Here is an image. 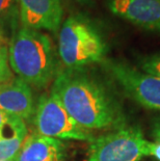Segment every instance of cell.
Segmentation results:
<instances>
[{
	"label": "cell",
	"instance_id": "obj_12",
	"mask_svg": "<svg viewBox=\"0 0 160 161\" xmlns=\"http://www.w3.org/2000/svg\"><path fill=\"white\" fill-rule=\"evenodd\" d=\"M17 20H19L18 0H0V22L6 27L15 28Z\"/></svg>",
	"mask_w": 160,
	"mask_h": 161
},
{
	"label": "cell",
	"instance_id": "obj_8",
	"mask_svg": "<svg viewBox=\"0 0 160 161\" xmlns=\"http://www.w3.org/2000/svg\"><path fill=\"white\" fill-rule=\"evenodd\" d=\"M107 8L147 31L160 32V0H107Z\"/></svg>",
	"mask_w": 160,
	"mask_h": 161
},
{
	"label": "cell",
	"instance_id": "obj_17",
	"mask_svg": "<svg viewBox=\"0 0 160 161\" xmlns=\"http://www.w3.org/2000/svg\"><path fill=\"white\" fill-rule=\"evenodd\" d=\"M0 43H9V39L6 35V26L0 22Z\"/></svg>",
	"mask_w": 160,
	"mask_h": 161
},
{
	"label": "cell",
	"instance_id": "obj_4",
	"mask_svg": "<svg viewBox=\"0 0 160 161\" xmlns=\"http://www.w3.org/2000/svg\"><path fill=\"white\" fill-rule=\"evenodd\" d=\"M150 143L137 127L123 126L95 138L86 161H141L149 156Z\"/></svg>",
	"mask_w": 160,
	"mask_h": 161
},
{
	"label": "cell",
	"instance_id": "obj_6",
	"mask_svg": "<svg viewBox=\"0 0 160 161\" xmlns=\"http://www.w3.org/2000/svg\"><path fill=\"white\" fill-rule=\"evenodd\" d=\"M33 123L36 133L56 139H73L91 142L96 138L91 130L75 122L63 105L50 94L40 97Z\"/></svg>",
	"mask_w": 160,
	"mask_h": 161
},
{
	"label": "cell",
	"instance_id": "obj_15",
	"mask_svg": "<svg viewBox=\"0 0 160 161\" xmlns=\"http://www.w3.org/2000/svg\"><path fill=\"white\" fill-rule=\"evenodd\" d=\"M151 126V135L154 142H160V116L153 119Z\"/></svg>",
	"mask_w": 160,
	"mask_h": 161
},
{
	"label": "cell",
	"instance_id": "obj_7",
	"mask_svg": "<svg viewBox=\"0 0 160 161\" xmlns=\"http://www.w3.org/2000/svg\"><path fill=\"white\" fill-rule=\"evenodd\" d=\"M22 27L57 32L63 18L62 0H18Z\"/></svg>",
	"mask_w": 160,
	"mask_h": 161
},
{
	"label": "cell",
	"instance_id": "obj_18",
	"mask_svg": "<svg viewBox=\"0 0 160 161\" xmlns=\"http://www.w3.org/2000/svg\"><path fill=\"white\" fill-rule=\"evenodd\" d=\"M9 118H11V115L6 114L5 112H3V111L0 110V129H1L2 127L8 122Z\"/></svg>",
	"mask_w": 160,
	"mask_h": 161
},
{
	"label": "cell",
	"instance_id": "obj_2",
	"mask_svg": "<svg viewBox=\"0 0 160 161\" xmlns=\"http://www.w3.org/2000/svg\"><path fill=\"white\" fill-rule=\"evenodd\" d=\"M55 48L45 33L21 27L13 33L8 44L11 69L28 85L44 88L58 74Z\"/></svg>",
	"mask_w": 160,
	"mask_h": 161
},
{
	"label": "cell",
	"instance_id": "obj_5",
	"mask_svg": "<svg viewBox=\"0 0 160 161\" xmlns=\"http://www.w3.org/2000/svg\"><path fill=\"white\" fill-rule=\"evenodd\" d=\"M131 100L148 109L160 110V79L124 60L105 58L100 64Z\"/></svg>",
	"mask_w": 160,
	"mask_h": 161
},
{
	"label": "cell",
	"instance_id": "obj_9",
	"mask_svg": "<svg viewBox=\"0 0 160 161\" xmlns=\"http://www.w3.org/2000/svg\"><path fill=\"white\" fill-rule=\"evenodd\" d=\"M0 110L23 121L31 119L36 108L29 85L15 77L0 84Z\"/></svg>",
	"mask_w": 160,
	"mask_h": 161
},
{
	"label": "cell",
	"instance_id": "obj_20",
	"mask_svg": "<svg viewBox=\"0 0 160 161\" xmlns=\"http://www.w3.org/2000/svg\"><path fill=\"white\" fill-rule=\"evenodd\" d=\"M3 161H16L15 158H13V159H8V160H3Z\"/></svg>",
	"mask_w": 160,
	"mask_h": 161
},
{
	"label": "cell",
	"instance_id": "obj_1",
	"mask_svg": "<svg viewBox=\"0 0 160 161\" xmlns=\"http://www.w3.org/2000/svg\"><path fill=\"white\" fill-rule=\"evenodd\" d=\"M50 95L75 122L91 131L126 126L118 98L105 82L84 68L60 70L53 80Z\"/></svg>",
	"mask_w": 160,
	"mask_h": 161
},
{
	"label": "cell",
	"instance_id": "obj_3",
	"mask_svg": "<svg viewBox=\"0 0 160 161\" xmlns=\"http://www.w3.org/2000/svg\"><path fill=\"white\" fill-rule=\"evenodd\" d=\"M57 53L66 69H81L101 64L106 58L107 44L87 17L74 14L60 25Z\"/></svg>",
	"mask_w": 160,
	"mask_h": 161
},
{
	"label": "cell",
	"instance_id": "obj_11",
	"mask_svg": "<svg viewBox=\"0 0 160 161\" xmlns=\"http://www.w3.org/2000/svg\"><path fill=\"white\" fill-rule=\"evenodd\" d=\"M26 136L25 122L11 115L8 122L0 129V161L15 158L22 148Z\"/></svg>",
	"mask_w": 160,
	"mask_h": 161
},
{
	"label": "cell",
	"instance_id": "obj_19",
	"mask_svg": "<svg viewBox=\"0 0 160 161\" xmlns=\"http://www.w3.org/2000/svg\"><path fill=\"white\" fill-rule=\"evenodd\" d=\"M72 1H76L78 3H82V4H90L93 2V0H72Z\"/></svg>",
	"mask_w": 160,
	"mask_h": 161
},
{
	"label": "cell",
	"instance_id": "obj_16",
	"mask_svg": "<svg viewBox=\"0 0 160 161\" xmlns=\"http://www.w3.org/2000/svg\"><path fill=\"white\" fill-rule=\"evenodd\" d=\"M149 156L155 157L160 161V142H151L149 149Z\"/></svg>",
	"mask_w": 160,
	"mask_h": 161
},
{
	"label": "cell",
	"instance_id": "obj_10",
	"mask_svg": "<svg viewBox=\"0 0 160 161\" xmlns=\"http://www.w3.org/2000/svg\"><path fill=\"white\" fill-rule=\"evenodd\" d=\"M16 161H66V147L59 139L31 133L27 135Z\"/></svg>",
	"mask_w": 160,
	"mask_h": 161
},
{
	"label": "cell",
	"instance_id": "obj_14",
	"mask_svg": "<svg viewBox=\"0 0 160 161\" xmlns=\"http://www.w3.org/2000/svg\"><path fill=\"white\" fill-rule=\"evenodd\" d=\"M8 44L0 43V84L5 83L14 78L8 63Z\"/></svg>",
	"mask_w": 160,
	"mask_h": 161
},
{
	"label": "cell",
	"instance_id": "obj_13",
	"mask_svg": "<svg viewBox=\"0 0 160 161\" xmlns=\"http://www.w3.org/2000/svg\"><path fill=\"white\" fill-rule=\"evenodd\" d=\"M137 68L141 71L160 79V53L141 54L136 58Z\"/></svg>",
	"mask_w": 160,
	"mask_h": 161
}]
</instances>
